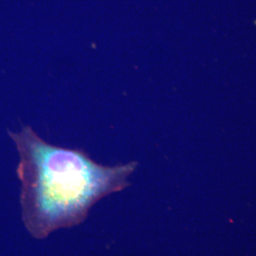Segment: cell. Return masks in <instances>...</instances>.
<instances>
[{
    "instance_id": "1",
    "label": "cell",
    "mask_w": 256,
    "mask_h": 256,
    "mask_svg": "<svg viewBox=\"0 0 256 256\" xmlns=\"http://www.w3.org/2000/svg\"><path fill=\"white\" fill-rule=\"evenodd\" d=\"M10 137L20 156L22 220L36 239L80 225L97 202L128 187L137 167L99 164L82 150L46 142L28 126Z\"/></svg>"
}]
</instances>
